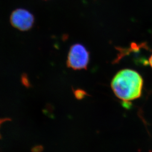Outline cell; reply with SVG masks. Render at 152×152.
<instances>
[{
	"instance_id": "cell-4",
	"label": "cell",
	"mask_w": 152,
	"mask_h": 152,
	"mask_svg": "<svg viewBox=\"0 0 152 152\" xmlns=\"http://www.w3.org/2000/svg\"><path fill=\"white\" fill-rule=\"evenodd\" d=\"M21 80H22V83L25 86H27V87H29V81L28 80V77L26 74L22 75Z\"/></svg>"
},
{
	"instance_id": "cell-6",
	"label": "cell",
	"mask_w": 152,
	"mask_h": 152,
	"mask_svg": "<svg viewBox=\"0 0 152 152\" xmlns=\"http://www.w3.org/2000/svg\"><path fill=\"white\" fill-rule=\"evenodd\" d=\"M12 121V119L9 118H0V126H1V124H3V123L6 121ZM1 136L0 134V139H1Z\"/></svg>"
},
{
	"instance_id": "cell-3",
	"label": "cell",
	"mask_w": 152,
	"mask_h": 152,
	"mask_svg": "<svg viewBox=\"0 0 152 152\" xmlns=\"http://www.w3.org/2000/svg\"><path fill=\"white\" fill-rule=\"evenodd\" d=\"M34 21V15L25 9H16L10 15V23L15 28L20 31H28L31 29Z\"/></svg>"
},
{
	"instance_id": "cell-2",
	"label": "cell",
	"mask_w": 152,
	"mask_h": 152,
	"mask_svg": "<svg viewBox=\"0 0 152 152\" xmlns=\"http://www.w3.org/2000/svg\"><path fill=\"white\" fill-rule=\"evenodd\" d=\"M89 61V52L84 45L76 44L71 47L67 60L68 67L75 70L86 69Z\"/></svg>"
},
{
	"instance_id": "cell-1",
	"label": "cell",
	"mask_w": 152,
	"mask_h": 152,
	"mask_svg": "<svg viewBox=\"0 0 152 152\" xmlns=\"http://www.w3.org/2000/svg\"><path fill=\"white\" fill-rule=\"evenodd\" d=\"M143 87V79L136 71L125 69L114 76L111 88L115 96L124 102L139 98Z\"/></svg>"
},
{
	"instance_id": "cell-5",
	"label": "cell",
	"mask_w": 152,
	"mask_h": 152,
	"mask_svg": "<svg viewBox=\"0 0 152 152\" xmlns=\"http://www.w3.org/2000/svg\"><path fill=\"white\" fill-rule=\"evenodd\" d=\"M75 95L77 98H81L82 96H83V95H85V92L81 90H77L75 92Z\"/></svg>"
},
{
	"instance_id": "cell-7",
	"label": "cell",
	"mask_w": 152,
	"mask_h": 152,
	"mask_svg": "<svg viewBox=\"0 0 152 152\" xmlns=\"http://www.w3.org/2000/svg\"><path fill=\"white\" fill-rule=\"evenodd\" d=\"M149 63L151 67L152 68V54L151 55V56L150 57L149 59Z\"/></svg>"
}]
</instances>
